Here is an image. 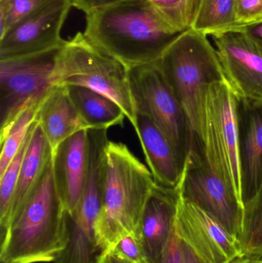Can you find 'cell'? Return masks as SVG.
I'll return each instance as SVG.
<instances>
[{
	"mask_svg": "<svg viewBox=\"0 0 262 263\" xmlns=\"http://www.w3.org/2000/svg\"><path fill=\"white\" fill-rule=\"evenodd\" d=\"M86 15L84 35L127 69L156 63L178 35L149 0H126Z\"/></svg>",
	"mask_w": 262,
	"mask_h": 263,
	"instance_id": "obj_1",
	"label": "cell"
},
{
	"mask_svg": "<svg viewBox=\"0 0 262 263\" xmlns=\"http://www.w3.org/2000/svg\"><path fill=\"white\" fill-rule=\"evenodd\" d=\"M155 184L149 168L127 145L109 140L103 203L95 223L98 244L107 254L126 236L141 241L142 218Z\"/></svg>",
	"mask_w": 262,
	"mask_h": 263,
	"instance_id": "obj_2",
	"label": "cell"
},
{
	"mask_svg": "<svg viewBox=\"0 0 262 263\" xmlns=\"http://www.w3.org/2000/svg\"><path fill=\"white\" fill-rule=\"evenodd\" d=\"M66 216L51 160L38 186L2 233L1 262H54L67 243Z\"/></svg>",
	"mask_w": 262,
	"mask_h": 263,
	"instance_id": "obj_3",
	"label": "cell"
},
{
	"mask_svg": "<svg viewBox=\"0 0 262 263\" xmlns=\"http://www.w3.org/2000/svg\"><path fill=\"white\" fill-rule=\"evenodd\" d=\"M156 63L181 103L192 135L200 140L206 90L226 79L216 49L207 35L189 29L175 37Z\"/></svg>",
	"mask_w": 262,
	"mask_h": 263,
	"instance_id": "obj_4",
	"label": "cell"
},
{
	"mask_svg": "<svg viewBox=\"0 0 262 263\" xmlns=\"http://www.w3.org/2000/svg\"><path fill=\"white\" fill-rule=\"evenodd\" d=\"M199 141L208 166L244 207L239 100L226 79L206 90Z\"/></svg>",
	"mask_w": 262,
	"mask_h": 263,
	"instance_id": "obj_5",
	"label": "cell"
},
{
	"mask_svg": "<svg viewBox=\"0 0 262 263\" xmlns=\"http://www.w3.org/2000/svg\"><path fill=\"white\" fill-rule=\"evenodd\" d=\"M52 85L78 86L96 91L117 103L132 126L136 111L131 93L128 69L77 32L62 46L52 74Z\"/></svg>",
	"mask_w": 262,
	"mask_h": 263,
	"instance_id": "obj_6",
	"label": "cell"
},
{
	"mask_svg": "<svg viewBox=\"0 0 262 263\" xmlns=\"http://www.w3.org/2000/svg\"><path fill=\"white\" fill-rule=\"evenodd\" d=\"M129 86L136 114L151 119L164 134L184 165L191 148L186 114L156 63L128 69Z\"/></svg>",
	"mask_w": 262,
	"mask_h": 263,
	"instance_id": "obj_7",
	"label": "cell"
},
{
	"mask_svg": "<svg viewBox=\"0 0 262 263\" xmlns=\"http://www.w3.org/2000/svg\"><path fill=\"white\" fill-rule=\"evenodd\" d=\"M62 46L0 61V135L9 129L25 109L42 101L50 90Z\"/></svg>",
	"mask_w": 262,
	"mask_h": 263,
	"instance_id": "obj_8",
	"label": "cell"
},
{
	"mask_svg": "<svg viewBox=\"0 0 262 263\" xmlns=\"http://www.w3.org/2000/svg\"><path fill=\"white\" fill-rule=\"evenodd\" d=\"M178 188L184 199L215 218L238 242L244 207L193 148L186 156Z\"/></svg>",
	"mask_w": 262,
	"mask_h": 263,
	"instance_id": "obj_9",
	"label": "cell"
},
{
	"mask_svg": "<svg viewBox=\"0 0 262 263\" xmlns=\"http://www.w3.org/2000/svg\"><path fill=\"white\" fill-rule=\"evenodd\" d=\"M71 0H45L0 36V61L41 53L64 44L63 24Z\"/></svg>",
	"mask_w": 262,
	"mask_h": 263,
	"instance_id": "obj_10",
	"label": "cell"
},
{
	"mask_svg": "<svg viewBox=\"0 0 262 263\" xmlns=\"http://www.w3.org/2000/svg\"><path fill=\"white\" fill-rule=\"evenodd\" d=\"M226 80L241 103L262 105V48L246 33L212 36Z\"/></svg>",
	"mask_w": 262,
	"mask_h": 263,
	"instance_id": "obj_11",
	"label": "cell"
},
{
	"mask_svg": "<svg viewBox=\"0 0 262 263\" xmlns=\"http://www.w3.org/2000/svg\"><path fill=\"white\" fill-rule=\"evenodd\" d=\"M175 230L178 237L208 263H228L241 254L238 241L215 218L184 199L180 192Z\"/></svg>",
	"mask_w": 262,
	"mask_h": 263,
	"instance_id": "obj_12",
	"label": "cell"
},
{
	"mask_svg": "<svg viewBox=\"0 0 262 263\" xmlns=\"http://www.w3.org/2000/svg\"><path fill=\"white\" fill-rule=\"evenodd\" d=\"M87 129L63 141L52 153L55 188L66 213L76 208L84 188L88 166Z\"/></svg>",
	"mask_w": 262,
	"mask_h": 263,
	"instance_id": "obj_13",
	"label": "cell"
},
{
	"mask_svg": "<svg viewBox=\"0 0 262 263\" xmlns=\"http://www.w3.org/2000/svg\"><path fill=\"white\" fill-rule=\"evenodd\" d=\"M179 192L155 184L140 224L142 245L149 263L161 260L175 227Z\"/></svg>",
	"mask_w": 262,
	"mask_h": 263,
	"instance_id": "obj_14",
	"label": "cell"
},
{
	"mask_svg": "<svg viewBox=\"0 0 262 263\" xmlns=\"http://www.w3.org/2000/svg\"><path fill=\"white\" fill-rule=\"evenodd\" d=\"M102 205L79 201L72 213H66L67 243L55 263H104L107 253L97 239L95 223Z\"/></svg>",
	"mask_w": 262,
	"mask_h": 263,
	"instance_id": "obj_15",
	"label": "cell"
},
{
	"mask_svg": "<svg viewBox=\"0 0 262 263\" xmlns=\"http://www.w3.org/2000/svg\"><path fill=\"white\" fill-rule=\"evenodd\" d=\"M133 127L155 182L166 188H176L184 165L170 142L151 119L144 114L137 112Z\"/></svg>",
	"mask_w": 262,
	"mask_h": 263,
	"instance_id": "obj_16",
	"label": "cell"
},
{
	"mask_svg": "<svg viewBox=\"0 0 262 263\" xmlns=\"http://www.w3.org/2000/svg\"><path fill=\"white\" fill-rule=\"evenodd\" d=\"M37 122L54 150L78 131L89 129L75 109L66 86H52L42 100Z\"/></svg>",
	"mask_w": 262,
	"mask_h": 263,
	"instance_id": "obj_17",
	"label": "cell"
},
{
	"mask_svg": "<svg viewBox=\"0 0 262 263\" xmlns=\"http://www.w3.org/2000/svg\"><path fill=\"white\" fill-rule=\"evenodd\" d=\"M52 158V148L37 122L20 168L9 226L38 186Z\"/></svg>",
	"mask_w": 262,
	"mask_h": 263,
	"instance_id": "obj_18",
	"label": "cell"
},
{
	"mask_svg": "<svg viewBox=\"0 0 262 263\" xmlns=\"http://www.w3.org/2000/svg\"><path fill=\"white\" fill-rule=\"evenodd\" d=\"M241 103L246 109L243 131L240 129L245 202L262 182V105Z\"/></svg>",
	"mask_w": 262,
	"mask_h": 263,
	"instance_id": "obj_19",
	"label": "cell"
},
{
	"mask_svg": "<svg viewBox=\"0 0 262 263\" xmlns=\"http://www.w3.org/2000/svg\"><path fill=\"white\" fill-rule=\"evenodd\" d=\"M83 121L89 129H107L123 126L126 114L109 97L89 88L65 86Z\"/></svg>",
	"mask_w": 262,
	"mask_h": 263,
	"instance_id": "obj_20",
	"label": "cell"
},
{
	"mask_svg": "<svg viewBox=\"0 0 262 263\" xmlns=\"http://www.w3.org/2000/svg\"><path fill=\"white\" fill-rule=\"evenodd\" d=\"M237 27L235 0H198L190 29L214 36Z\"/></svg>",
	"mask_w": 262,
	"mask_h": 263,
	"instance_id": "obj_21",
	"label": "cell"
},
{
	"mask_svg": "<svg viewBox=\"0 0 262 263\" xmlns=\"http://www.w3.org/2000/svg\"><path fill=\"white\" fill-rule=\"evenodd\" d=\"M240 253L262 255V182L255 195L244 202Z\"/></svg>",
	"mask_w": 262,
	"mask_h": 263,
	"instance_id": "obj_22",
	"label": "cell"
},
{
	"mask_svg": "<svg viewBox=\"0 0 262 263\" xmlns=\"http://www.w3.org/2000/svg\"><path fill=\"white\" fill-rule=\"evenodd\" d=\"M41 102L35 103L25 109L15 119L9 129L3 134L0 135V176L4 173L8 165L19 151L32 124L36 121L37 114Z\"/></svg>",
	"mask_w": 262,
	"mask_h": 263,
	"instance_id": "obj_23",
	"label": "cell"
},
{
	"mask_svg": "<svg viewBox=\"0 0 262 263\" xmlns=\"http://www.w3.org/2000/svg\"><path fill=\"white\" fill-rule=\"evenodd\" d=\"M36 123L37 120L32 124L19 151L8 165L4 173L0 176V227L2 233L7 229L9 224L11 209L20 168Z\"/></svg>",
	"mask_w": 262,
	"mask_h": 263,
	"instance_id": "obj_24",
	"label": "cell"
},
{
	"mask_svg": "<svg viewBox=\"0 0 262 263\" xmlns=\"http://www.w3.org/2000/svg\"><path fill=\"white\" fill-rule=\"evenodd\" d=\"M162 21L176 34L190 29L198 0H149Z\"/></svg>",
	"mask_w": 262,
	"mask_h": 263,
	"instance_id": "obj_25",
	"label": "cell"
},
{
	"mask_svg": "<svg viewBox=\"0 0 262 263\" xmlns=\"http://www.w3.org/2000/svg\"><path fill=\"white\" fill-rule=\"evenodd\" d=\"M110 253L131 263H149L141 241L134 236L123 238Z\"/></svg>",
	"mask_w": 262,
	"mask_h": 263,
	"instance_id": "obj_26",
	"label": "cell"
},
{
	"mask_svg": "<svg viewBox=\"0 0 262 263\" xmlns=\"http://www.w3.org/2000/svg\"><path fill=\"white\" fill-rule=\"evenodd\" d=\"M235 12L237 28L259 21L262 20V0H235Z\"/></svg>",
	"mask_w": 262,
	"mask_h": 263,
	"instance_id": "obj_27",
	"label": "cell"
},
{
	"mask_svg": "<svg viewBox=\"0 0 262 263\" xmlns=\"http://www.w3.org/2000/svg\"><path fill=\"white\" fill-rule=\"evenodd\" d=\"M9 1L10 4V12H9L6 32L17 21L33 11L35 8L38 7L45 0H9Z\"/></svg>",
	"mask_w": 262,
	"mask_h": 263,
	"instance_id": "obj_28",
	"label": "cell"
},
{
	"mask_svg": "<svg viewBox=\"0 0 262 263\" xmlns=\"http://www.w3.org/2000/svg\"><path fill=\"white\" fill-rule=\"evenodd\" d=\"M158 263H183L179 238L175 232V227L169 238L163 258Z\"/></svg>",
	"mask_w": 262,
	"mask_h": 263,
	"instance_id": "obj_29",
	"label": "cell"
},
{
	"mask_svg": "<svg viewBox=\"0 0 262 263\" xmlns=\"http://www.w3.org/2000/svg\"><path fill=\"white\" fill-rule=\"evenodd\" d=\"M126 0H71L72 6L88 14L96 9H102Z\"/></svg>",
	"mask_w": 262,
	"mask_h": 263,
	"instance_id": "obj_30",
	"label": "cell"
},
{
	"mask_svg": "<svg viewBox=\"0 0 262 263\" xmlns=\"http://www.w3.org/2000/svg\"><path fill=\"white\" fill-rule=\"evenodd\" d=\"M235 29L246 33L262 48V20Z\"/></svg>",
	"mask_w": 262,
	"mask_h": 263,
	"instance_id": "obj_31",
	"label": "cell"
},
{
	"mask_svg": "<svg viewBox=\"0 0 262 263\" xmlns=\"http://www.w3.org/2000/svg\"><path fill=\"white\" fill-rule=\"evenodd\" d=\"M179 238V237H178ZM183 263H208L201 259L193 249L179 238Z\"/></svg>",
	"mask_w": 262,
	"mask_h": 263,
	"instance_id": "obj_32",
	"label": "cell"
},
{
	"mask_svg": "<svg viewBox=\"0 0 262 263\" xmlns=\"http://www.w3.org/2000/svg\"><path fill=\"white\" fill-rule=\"evenodd\" d=\"M228 263H262V255L239 254Z\"/></svg>",
	"mask_w": 262,
	"mask_h": 263,
	"instance_id": "obj_33",
	"label": "cell"
},
{
	"mask_svg": "<svg viewBox=\"0 0 262 263\" xmlns=\"http://www.w3.org/2000/svg\"><path fill=\"white\" fill-rule=\"evenodd\" d=\"M104 263H131L128 262V261L125 260V259H121V258L118 257V256H115V255L109 253L107 256H106V259H105Z\"/></svg>",
	"mask_w": 262,
	"mask_h": 263,
	"instance_id": "obj_34",
	"label": "cell"
}]
</instances>
